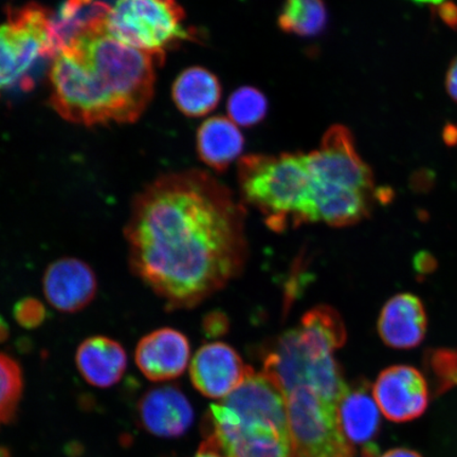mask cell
<instances>
[{
  "mask_svg": "<svg viewBox=\"0 0 457 457\" xmlns=\"http://www.w3.org/2000/svg\"><path fill=\"white\" fill-rule=\"evenodd\" d=\"M244 212L204 171L159 177L131 204L124 228L130 270L169 311L198 305L243 270Z\"/></svg>",
  "mask_w": 457,
  "mask_h": 457,
  "instance_id": "cell-1",
  "label": "cell"
},
{
  "mask_svg": "<svg viewBox=\"0 0 457 457\" xmlns=\"http://www.w3.org/2000/svg\"><path fill=\"white\" fill-rule=\"evenodd\" d=\"M162 62L111 37L105 19L95 20L54 57L51 106L85 127L135 122L152 101Z\"/></svg>",
  "mask_w": 457,
  "mask_h": 457,
  "instance_id": "cell-2",
  "label": "cell"
},
{
  "mask_svg": "<svg viewBox=\"0 0 457 457\" xmlns=\"http://www.w3.org/2000/svg\"><path fill=\"white\" fill-rule=\"evenodd\" d=\"M307 157L318 221L333 227L355 225L369 216L375 199L390 200V191L376 190L373 173L346 128H330L319 150Z\"/></svg>",
  "mask_w": 457,
  "mask_h": 457,
  "instance_id": "cell-3",
  "label": "cell"
},
{
  "mask_svg": "<svg viewBox=\"0 0 457 457\" xmlns=\"http://www.w3.org/2000/svg\"><path fill=\"white\" fill-rule=\"evenodd\" d=\"M238 179L245 200L273 230L318 221L307 154L244 157Z\"/></svg>",
  "mask_w": 457,
  "mask_h": 457,
  "instance_id": "cell-4",
  "label": "cell"
},
{
  "mask_svg": "<svg viewBox=\"0 0 457 457\" xmlns=\"http://www.w3.org/2000/svg\"><path fill=\"white\" fill-rule=\"evenodd\" d=\"M54 13L37 3L7 9V21L0 24V96L5 90L33 87L31 71L41 59L60 54Z\"/></svg>",
  "mask_w": 457,
  "mask_h": 457,
  "instance_id": "cell-5",
  "label": "cell"
},
{
  "mask_svg": "<svg viewBox=\"0 0 457 457\" xmlns=\"http://www.w3.org/2000/svg\"><path fill=\"white\" fill-rule=\"evenodd\" d=\"M185 20V11L176 0H116L105 28L120 43L163 62L165 51L195 37Z\"/></svg>",
  "mask_w": 457,
  "mask_h": 457,
  "instance_id": "cell-6",
  "label": "cell"
},
{
  "mask_svg": "<svg viewBox=\"0 0 457 457\" xmlns=\"http://www.w3.org/2000/svg\"><path fill=\"white\" fill-rule=\"evenodd\" d=\"M287 396L298 387H310L337 405L347 385L333 353L307 343L299 331L291 329L267 353L262 371Z\"/></svg>",
  "mask_w": 457,
  "mask_h": 457,
  "instance_id": "cell-7",
  "label": "cell"
},
{
  "mask_svg": "<svg viewBox=\"0 0 457 457\" xmlns=\"http://www.w3.org/2000/svg\"><path fill=\"white\" fill-rule=\"evenodd\" d=\"M286 398L291 457H355L341 430L336 405L310 387Z\"/></svg>",
  "mask_w": 457,
  "mask_h": 457,
  "instance_id": "cell-8",
  "label": "cell"
},
{
  "mask_svg": "<svg viewBox=\"0 0 457 457\" xmlns=\"http://www.w3.org/2000/svg\"><path fill=\"white\" fill-rule=\"evenodd\" d=\"M200 449L225 457H291L289 434L277 428L239 424L224 404L210 405Z\"/></svg>",
  "mask_w": 457,
  "mask_h": 457,
  "instance_id": "cell-9",
  "label": "cell"
},
{
  "mask_svg": "<svg viewBox=\"0 0 457 457\" xmlns=\"http://www.w3.org/2000/svg\"><path fill=\"white\" fill-rule=\"evenodd\" d=\"M371 393L382 414L398 424L419 419L426 412L430 398L425 376L409 365H393L382 370Z\"/></svg>",
  "mask_w": 457,
  "mask_h": 457,
  "instance_id": "cell-10",
  "label": "cell"
},
{
  "mask_svg": "<svg viewBox=\"0 0 457 457\" xmlns=\"http://www.w3.org/2000/svg\"><path fill=\"white\" fill-rule=\"evenodd\" d=\"M221 404L236 414L239 424L288 433L284 394L264 373L249 376Z\"/></svg>",
  "mask_w": 457,
  "mask_h": 457,
  "instance_id": "cell-11",
  "label": "cell"
},
{
  "mask_svg": "<svg viewBox=\"0 0 457 457\" xmlns=\"http://www.w3.org/2000/svg\"><path fill=\"white\" fill-rule=\"evenodd\" d=\"M254 371L231 346L221 342L199 348L192 359L190 376L196 390L208 398H226Z\"/></svg>",
  "mask_w": 457,
  "mask_h": 457,
  "instance_id": "cell-12",
  "label": "cell"
},
{
  "mask_svg": "<svg viewBox=\"0 0 457 457\" xmlns=\"http://www.w3.org/2000/svg\"><path fill=\"white\" fill-rule=\"evenodd\" d=\"M46 300L57 312L76 313L91 304L98 293V278L87 262L77 257H62L45 270Z\"/></svg>",
  "mask_w": 457,
  "mask_h": 457,
  "instance_id": "cell-13",
  "label": "cell"
},
{
  "mask_svg": "<svg viewBox=\"0 0 457 457\" xmlns=\"http://www.w3.org/2000/svg\"><path fill=\"white\" fill-rule=\"evenodd\" d=\"M191 346L187 337L173 328H160L145 335L137 345L135 361L148 380L179 378L190 362Z\"/></svg>",
  "mask_w": 457,
  "mask_h": 457,
  "instance_id": "cell-14",
  "label": "cell"
},
{
  "mask_svg": "<svg viewBox=\"0 0 457 457\" xmlns=\"http://www.w3.org/2000/svg\"><path fill=\"white\" fill-rule=\"evenodd\" d=\"M336 410L341 430L353 447L358 445L362 457H378L376 441L380 433V413L368 382L347 386Z\"/></svg>",
  "mask_w": 457,
  "mask_h": 457,
  "instance_id": "cell-15",
  "label": "cell"
},
{
  "mask_svg": "<svg viewBox=\"0 0 457 457\" xmlns=\"http://www.w3.org/2000/svg\"><path fill=\"white\" fill-rule=\"evenodd\" d=\"M141 425L147 432L163 438L184 436L194 420L190 402L179 387L163 386L151 388L138 404Z\"/></svg>",
  "mask_w": 457,
  "mask_h": 457,
  "instance_id": "cell-16",
  "label": "cell"
},
{
  "mask_svg": "<svg viewBox=\"0 0 457 457\" xmlns=\"http://www.w3.org/2000/svg\"><path fill=\"white\" fill-rule=\"evenodd\" d=\"M428 317L420 298L411 294L393 296L382 308L378 333L387 346L411 350L424 341Z\"/></svg>",
  "mask_w": 457,
  "mask_h": 457,
  "instance_id": "cell-17",
  "label": "cell"
},
{
  "mask_svg": "<svg viewBox=\"0 0 457 457\" xmlns=\"http://www.w3.org/2000/svg\"><path fill=\"white\" fill-rule=\"evenodd\" d=\"M76 364L87 384L108 388L122 379L128 369V353L117 340L94 336L79 345Z\"/></svg>",
  "mask_w": 457,
  "mask_h": 457,
  "instance_id": "cell-18",
  "label": "cell"
},
{
  "mask_svg": "<svg viewBox=\"0 0 457 457\" xmlns=\"http://www.w3.org/2000/svg\"><path fill=\"white\" fill-rule=\"evenodd\" d=\"M196 143L199 158L216 171H224L241 155L245 140L230 119L213 117L199 128Z\"/></svg>",
  "mask_w": 457,
  "mask_h": 457,
  "instance_id": "cell-19",
  "label": "cell"
},
{
  "mask_svg": "<svg viewBox=\"0 0 457 457\" xmlns=\"http://www.w3.org/2000/svg\"><path fill=\"white\" fill-rule=\"evenodd\" d=\"M171 96L179 110L190 118L213 112L221 99V85L215 74L203 67L182 71L173 84Z\"/></svg>",
  "mask_w": 457,
  "mask_h": 457,
  "instance_id": "cell-20",
  "label": "cell"
},
{
  "mask_svg": "<svg viewBox=\"0 0 457 457\" xmlns=\"http://www.w3.org/2000/svg\"><path fill=\"white\" fill-rule=\"evenodd\" d=\"M328 10L323 0H286L278 26L286 33L314 37L327 27Z\"/></svg>",
  "mask_w": 457,
  "mask_h": 457,
  "instance_id": "cell-21",
  "label": "cell"
},
{
  "mask_svg": "<svg viewBox=\"0 0 457 457\" xmlns=\"http://www.w3.org/2000/svg\"><path fill=\"white\" fill-rule=\"evenodd\" d=\"M422 362L434 395L441 396L457 387V348H428Z\"/></svg>",
  "mask_w": 457,
  "mask_h": 457,
  "instance_id": "cell-22",
  "label": "cell"
},
{
  "mask_svg": "<svg viewBox=\"0 0 457 457\" xmlns=\"http://www.w3.org/2000/svg\"><path fill=\"white\" fill-rule=\"evenodd\" d=\"M24 391V376L15 359L0 352V426L14 419Z\"/></svg>",
  "mask_w": 457,
  "mask_h": 457,
  "instance_id": "cell-23",
  "label": "cell"
},
{
  "mask_svg": "<svg viewBox=\"0 0 457 457\" xmlns=\"http://www.w3.org/2000/svg\"><path fill=\"white\" fill-rule=\"evenodd\" d=\"M268 101L259 89L244 86L234 91L228 100V114L231 121L243 128H253L265 119Z\"/></svg>",
  "mask_w": 457,
  "mask_h": 457,
  "instance_id": "cell-24",
  "label": "cell"
},
{
  "mask_svg": "<svg viewBox=\"0 0 457 457\" xmlns=\"http://www.w3.org/2000/svg\"><path fill=\"white\" fill-rule=\"evenodd\" d=\"M13 317L22 328L36 329L45 322L47 311L41 301L27 296L16 303Z\"/></svg>",
  "mask_w": 457,
  "mask_h": 457,
  "instance_id": "cell-25",
  "label": "cell"
},
{
  "mask_svg": "<svg viewBox=\"0 0 457 457\" xmlns=\"http://www.w3.org/2000/svg\"><path fill=\"white\" fill-rule=\"evenodd\" d=\"M413 265L415 272L424 278L436 271L438 264L432 253H428V251H420V253L415 254Z\"/></svg>",
  "mask_w": 457,
  "mask_h": 457,
  "instance_id": "cell-26",
  "label": "cell"
},
{
  "mask_svg": "<svg viewBox=\"0 0 457 457\" xmlns=\"http://www.w3.org/2000/svg\"><path fill=\"white\" fill-rule=\"evenodd\" d=\"M445 84L450 98L457 104V56L451 62L447 74H445Z\"/></svg>",
  "mask_w": 457,
  "mask_h": 457,
  "instance_id": "cell-27",
  "label": "cell"
},
{
  "mask_svg": "<svg viewBox=\"0 0 457 457\" xmlns=\"http://www.w3.org/2000/svg\"><path fill=\"white\" fill-rule=\"evenodd\" d=\"M380 457H422L419 453L414 450L405 448H396L387 451L384 455Z\"/></svg>",
  "mask_w": 457,
  "mask_h": 457,
  "instance_id": "cell-28",
  "label": "cell"
},
{
  "mask_svg": "<svg viewBox=\"0 0 457 457\" xmlns=\"http://www.w3.org/2000/svg\"><path fill=\"white\" fill-rule=\"evenodd\" d=\"M10 336V328L7 322L4 321V319L0 316V343L7 341Z\"/></svg>",
  "mask_w": 457,
  "mask_h": 457,
  "instance_id": "cell-29",
  "label": "cell"
},
{
  "mask_svg": "<svg viewBox=\"0 0 457 457\" xmlns=\"http://www.w3.org/2000/svg\"><path fill=\"white\" fill-rule=\"evenodd\" d=\"M194 457H225L219 453H213V451L200 449L198 450V453Z\"/></svg>",
  "mask_w": 457,
  "mask_h": 457,
  "instance_id": "cell-30",
  "label": "cell"
},
{
  "mask_svg": "<svg viewBox=\"0 0 457 457\" xmlns=\"http://www.w3.org/2000/svg\"><path fill=\"white\" fill-rule=\"evenodd\" d=\"M0 457H11L10 450L7 447L0 445Z\"/></svg>",
  "mask_w": 457,
  "mask_h": 457,
  "instance_id": "cell-31",
  "label": "cell"
}]
</instances>
